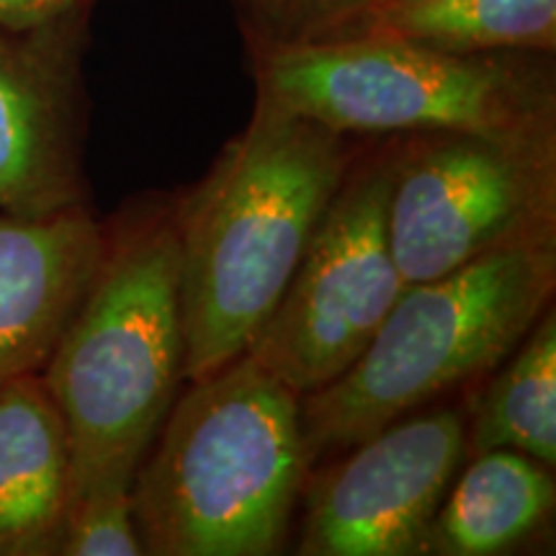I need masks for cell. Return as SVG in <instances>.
I'll return each mask as SVG.
<instances>
[{
    "label": "cell",
    "instance_id": "1",
    "mask_svg": "<svg viewBox=\"0 0 556 556\" xmlns=\"http://www.w3.org/2000/svg\"><path fill=\"white\" fill-rule=\"evenodd\" d=\"M343 135L261 96L178 229L184 381L248 351L348 176Z\"/></svg>",
    "mask_w": 556,
    "mask_h": 556
},
{
    "label": "cell",
    "instance_id": "2",
    "mask_svg": "<svg viewBox=\"0 0 556 556\" xmlns=\"http://www.w3.org/2000/svg\"><path fill=\"white\" fill-rule=\"evenodd\" d=\"M307 469L302 397L242 353L173 402L137 471L144 554H276Z\"/></svg>",
    "mask_w": 556,
    "mask_h": 556
},
{
    "label": "cell",
    "instance_id": "3",
    "mask_svg": "<svg viewBox=\"0 0 556 556\" xmlns=\"http://www.w3.org/2000/svg\"><path fill=\"white\" fill-rule=\"evenodd\" d=\"M41 379L67 430L70 500L129 492L184 381L176 227L157 222L106 235Z\"/></svg>",
    "mask_w": 556,
    "mask_h": 556
},
{
    "label": "cell",
    "instance_id": "4",
    "mask_svg": "<svg viewBox=\"0 0 556 556\" xmlns=\"http://www.w3.org/2000/svg\"><path fill=\"white\" fill-rule=\"evenodd\" d=\"M554 283V240L497 250L435 281L407 283L356 364L302 397L309 467L497 368L544 315Z\"/></svg>",
    "mask_w": 556,
    "mask_h": 556
},
{
    "label": "cell",
    "instance_id": "5",
    "mask_svg": "<svg viewBox=\"0 0 556 556\" xmlns=\"http://www.w3.org/2000/svg\"><path fill=\"white\" fill-rule=\"evenodd\" d=\"M261 96L338 135L541 127L507 70L374 31L278 47L261 67Z\"/></svg>",
    "mask_w": 556,
    "mask_h": 556
},
{
    "label": "cell",
    "instance_id": "6",
    "mask_svg": "<svg viewBox=\"0 0 556 556\" xmlns=\"http://www.w3.org/2000/svg\"><path fill=\"white\" fill-rule=\"evenodd\" d=\"M443 135L394 168L387 227L405 283L554 240V150L544 127Z\"/></svg>",
    "mask_w": 556,
    "mask_h": 556
},
{
    "label": "cell",
    "instance_id": "7",
    "mask_svg": "<svg viewBox=\"0 0 556 556\" xmlns=\"http://www.w3.org/2000/svg\"><path fill=\"white\" fill-rule=\"evenodd\" d=\"M392 180L389 165L345 176L287 291L245 351L299 397L356 364L407 287L389 248Z\"/></svg>",
    "mask_w": 556,
    "mask_h": 556
},
{
    "label": "cell",
    "instance_id": "8",
    "mask_svg": "<svg viewBox=\"0 0 556 556\" xmlns=\"http://www.w3.org/2000/svg\"><path fill=\"white\" fill-rule=\"evenodd\" d=\"M309 490L307 556H409L428 548L433 520L467 456L456 409L402 417L345 451Z\"/></svg>",
    "mask_w": 556,
    "mask_h": 556
},
{
    "label": "cell",
    "instance_id": "9",
    "mask_svg": "<svg viewBox=\"0 0 556 556\" xmlns=\"http://www.w3.org/2000/svg\"><path fill=\"white\" fill-rule=\"evenodd\" d=\"M103 248L106 232L78 206L0 214V387L41 374Z\"/></svg>",
    "mask_w": 556,
    "mask_h": 556
},
{
    "label": "cell",
    "instance_id": "10",
    "mask_svg": "<svg viewBox=\"0 0 556 556\" xmlns=\"http://www.w3.org/2000/svg\"><path fill=\"white\" fill-rule=\"evenodd\" d=\"M60 31L0 26V214L75 206Z\"/></svg>",
    "mask_w": 556,
    "mask_h": 556
},
{
    "label": "cell",
    "instance_id": "11",
    "mask_svg": "<svg viewBox=\"0 0 556 556\" xmlns=\"http://www.w3.org/2000/svg\"><path fill=\"white\" fill-rule=\"evenodd\" d=\"M73 497L65 422L41 374L0 387V556L58 554Z\"/></svg>",
    "mask_w": 556,
    "mask_h": 556
},
{
    "label": "cell",
    "instance_id": "12",
    "mask_svg": "<svg viewBox=\"0 0 556 556\" xmlns=\"http://www.w3.org/2000/svg\"><path fill=\"white\" fill-rule=\"evenodd\" d=\"M554 477L536 458L513 448L484 451L475 456L458 482L448 486L426 552L503 554L554 510Z\"/></svg>",
    "mask_w": 556,
    "mask_h": 556
},
{
    "label": "cell",
    "instance_id": "13",
    "mask_svg": "<svg viewBox=\"0 0 556 556\" xmlns=\"http://www.w3.org/2000/svg\"><path fill=\"white\" fill-rule=\"evenodd\" d=\"M479 402L471 454L513 448L552 469L556 464V319L548 309L507 356Z\"/></svg>",
    "mask_w": 556,
    "mask_h": 556
},
{
    "label": "cell",
    "instance_id": "14",
    "mask_svg": "<svg viewBox=\"0 0 556 556\" xmlns=\"http://www.w3.org/2000/svg\"><path fill=\"white\" fill-rule=\"evenodd\" d=\"M371 31L451 54L552 47L556 0H420L377 5Z\"/></svg>",
    "mask_w": 556,
    "mask_h": 556
},
{
    "label": "cell",
    "instance_id": "15",
    "mask_svg": "<svg viewBox=\"0 0 556 556\" xmlns=\"http://www.w3.org/2000/svg\"><path fill=\"white\" fill-rule=\"evenodd\" d=\"M58 554L65 556H139V539L131 490L96 492L70 500Z\"/></svg>",
    "mask_w": 556,
    "mask_h": 556
},
{
    "label": "cell",
    "instance_id": "16",
    "mask_svg": "<svg viewBox=\"0 0 556 556\" xmlns=\"http://www.w3.org/2000/svg\"><path fill=\"white\" fill-rule=\"evenodd\" d=\"M261 3L283 24L296 29H323L361 11H374L379 0H261Z\"/></svg>",
    "mask_w": 556,
    "mask_h": 556
},
{
    "label": "cell",
    "instance_id": "17",
    "mask_svg": "<svg viewBox=\"0 0 556 556\" xmlns=\"http://www.w3.org/2000/svg\"><path fill=\"white\" fill-rule=\"evenodd\" d=\"M88 0H0V26L11 31L65 29Z\"/></svg>",
    "mask_w": 556,
    "mask_h": 556
},
{
    "label": "cell",
    "instance_id": "18",
    "mask_svg": "<svg viewBox=\"0 0 556 556\" xmlns=\"http://www.w3.org/2000/svg\"><path fill=\"white\" fill-rule=\"evenodd\" d=\"M405 3H420V0H379L377 5H405Z\"/></svg>",
    "mask_w": 556,
    "mask_h": 556
}]
</instances>
